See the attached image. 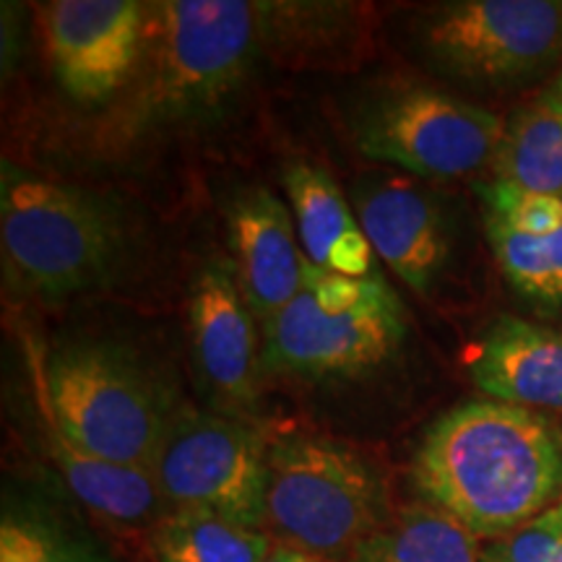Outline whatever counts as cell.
Returning <instances> with one entry per match:
<instances>
[{"label":"cell","instance_id":"5b68a950","mask_svg":"<svg viewBox=\"0 0 562 562\" xmlns=\"http://www.w3.org/2000/svg\"><path fill=\"white\" fill-rule=\"evenodd\" d=\"M406 334L404 302L381 273L355 279L311 263L297 297L263 323V370L351 381L391 362Z\"/></svg>","mask_w":562,"mask_h":562},{"label":"cell","instance_id":"3957f363","mask_svg":"<svg viewBox=\"0 0 562 562\" xmlns=\"http://www.w3.org/2000/svg\"><path fill=\"white\" fill-rule=\"evenodd\" d=\"M5 269L34 297L63 302L112 284L128 258V222L108 195L0 165Z\"/></svg>","mask_w":562,"mask_h":562},{"label":"cell","instance_id":"277c9868","mask_svg":"<svg viewBox=\"0 0 562 562\" xmlns=\"http://www.w3.org/2000/svg\"><path fill=\"white\" fill-rule=\"evenodd\" d=\"M32 389L40 417L83 453L151 472L178 412L159 378L110 341H68L34 355Z\"/></svg>","mask_w":562,"mask_h":562},{"label":"cell","instance_id":"7c38bea8","mask_svg":"<svg viewBox=\"0 0 562 562\" xmlns=\"http://www.w3.org/2000/svg\"><path fill=\"white\" fill-rule=\"evenodd\" d=\"M351 206L375 256L417 294H430L451 256L440 201L406 175H372L355 186Z\"/></svg>","mask_w":562,"mask_h":562},{"label":"cell","instance_id":"ba28073f","mask_svg":"<svg viewBox=\"0 0 562 562\" xmlns=\"http://www.w3.org/2000/svg\"><path fill=\"white\" fill-rule=\"evenodd\" d=\"M419 50L448 79L518 87L562 60V0H453L422 11Z\"/></svg>","mask_w":562,"mask_h":562},{"label":"cell","instance_id":"44dd1931","mask_svg":"<svg viewBox=\"0 0 562 562\" xmlns=\"http://www.w3.org/2000/svg\"><path fill=\"white\" fill-rule=\"evenodd\" d=\"M360 5L349 3H263L266 53L318 55L334 53L349 32H362Z\"/></svg>","mask_w":562,"mask_h":562},{"label":"cell","instance_id":"30bf717a","mask_svg":"<svg viewBox=\"0 0 562 562\" xmlns=\"http://www.w3.org/2000/svg\"><path fill=\"white\" fill-rule=\"evenodd\" d=\"M34 11L42 50L70 100L104 104L131 89L144 60L149 3L53 0Z\"/></svg>","mask_w":562,"mask_h":562},{"label":"cell","instance_id":"4fadbf2b","mask_svg":"<svg viewBox=\"0 0 562 562\" xmlns=\"http://www.w3.org/2000/svg\"><path fill=\"white\" fill-rule=\"evenodd\" d=\"M227 243L250 311L258 323L271 321L297 297L311 266L290 203L266 186L240 191L227 206Z\"/></svg>","mask_w":562,"mask_h":562},{"label":"cell","instance_id":"ffe728a7","mask_svg":"<svg viewBox=\"0 0 562 562\" xmlns=\"http://www.w3.org/2000/svg\"><path fill=\"white\" fill-rule=\"evenodd\" d=\"M495 261L516 292L544 307H562V229L529 235L484 214Z\"/></svg>","mask_w":562,"mask_h":562},{"label":"cell","instance_id":"603a6c76","mask_svg":"<svg viewBox=\"0 0 562 562\" xmlns=\"http://www.w3.org/2000/svg\"><path fill=\"white\" fill-rule=\"evenodd\" d=\"M482 201L484 214L510 224L513 229L529 232V235H550L562 229V199H554V195L526 193L492 180L482 188Z\"/></svg>","mask_w":562,"mask_h":562},{"label":"cell","instance_id":"484cf974","mask_svg":"<svg viewBox=\"0 0 562 562\" xmlns=\"http://www.w3.org/2000/svg\"><path fill=\"white\" fill-rule=\"evenodd\" d=\"M542 100H547V102H552V104H558V108H562V66H560V70H558V76H554V81L550 83V89H547L544 94H542Z\"/></svg>","mask_w":562,"mask_h":562},{"label":"cell","instance_id":"7402d4cb","mask_svg":"<svg viewBox=\"0 0 562 562\" xmlns=\"http://www.w3.org/2000/svg\"><path fill=\"white\" fill-rule=\"evenodd\" d=\"M0 562H112L83 533L53 513L13 505L0 521Z\"/></svg>","mask_w":562,"mask_h":562},{"label":"cell","instance_id":"8992f818","mask_svg":"<svg viewBox=\"0 0 562 562\" xmlns=\"http://www.w3.org/2000/svg\"><path fill=\"white\" fill-rule=\"evenodd\" d=\"M269 529L281 542L344 562L393 516L375 461L344 440L286 435L269 446Z\"/></svg>","mask_w":562,"mask_h":562},{"label":"cell","instance_id":"d6986e66","mask_svg":"<svg viewBox=\"0 0 562 562\" xmlns=\"http://www.w3.org/2000/svg\"><path fill=\"white\" fill-rule=\"evenodd\" d=\"M273 539L195 510H170L154 526L151 552L157 562H263Z\"/></svg>","mask_w":562,"mask_h":562},{"label":"cell","instance_id":"ac0fdd59","mask_svg":"<svg viewBox=\"0 0 562 562\" xmlns=\"http://www.w3.org/2000/svg\"><path fill=\"white\" fill-rule=\"evenodd\" d=\"M495 180L526 193L562 199V108L539 97L505 123Z\"/></svg>","mask_w":562,"mask_h":562},{"label":"cell","instance_id":"7a4b0ae2","mask_svg":"<svg viewBox=\"0 0 562 562\" xmlns=\"http://www.w3.org/2000/svg\"><path fill=\"white\" fill-rule=\"evenodd\" d=\"M261 53H266L263 3H149L144 60L115 133L136 136L146 128L199 121L220 110L240 91Z\"/></svg>","mask_w":562,"mask_h":562},{"label":"cell","instance_id":"52a82bcc","mask_svg":"<svg viewBox=\"0 0 562 562\" xmlns=\"http://www.w3.org/2000/svg\"><path fill=\"white\" fill-rule=\"evenodd\" d=\"M355 144L372 161L425 180H459L495 167L505 121L427 83H393L357 110Z\"/></svg>","mask_w":562,"mask_h":562},{"label":"cell","instance_id":"5bb4252c","mask_svg":"<svg viewBox=\"0 0 562 562\" xmlns=\"http://www.w3.org/2000/svg\"><path fill=\"white\" fill-rule=\"evenodd\" d=\"M476 389L531 412H562V331L524 318L492 321L467 349Z\"/></svg>","mask_w":562,"mask_h":562},{"label":"cell","instance_id":"e0dca14e","mask_svg":"<svg viewBox=\"0 0 562 562\" xmlns=\"http://www.w3.org/2000/svg\"><path fill=\"white\" fill-rule=\"evenodd\" d=\"M480 537L435 505L396 510L344 562H482Z\"/></svg>","mask_w":562,"mask_h":562},{"label":"cell","instance_id":"cb8c5ba5","mask_svg":"<svg viewBox=\"0 0 562 562\" xmlns=\"http://www.w3.org/2000/svg\"><path fill=\"white\" fill-rule=\"evenodd\" d=\"M482 562H562V516L547 510L524 529L492 539Z\"/></svg>","mask_w":562,"mask_h":562},{"label":"cell","instance_id":"6da1fadb","mask_svg":"<svg viewBox=\"0 0 562 562\" xmlns=\"http://www.w3.org/2000/svg\"><path fill=\"white\" fill-rule=\"evenodd\" d=\"M412 474L430 505L480 539L508 537L562 497V427L495 398L463 402L432 422Z\"/></svg>","mask_w":562,"mask_h":562},{"label":"cell","instance_id":"4316f807","mask_svg":"<svg viewBox=\"0 0 562 562\" xmlns=\"http://www.w3.org/2000/svg\"><path fill=\"white\" fill-rule=\"evenodd\" d=\"M554 513H558V516H562V497H560V501H558V505H554V508H552Z\"/></svg>","mask_w":562,"mask_h":562},{"label":"cell","instance_id":"2e32d148","mask_svg":"<svg viewBox=\"0 0 562 562\" xmlns=\"http://www.w3.org/2000/svg\"><path fill=\"white\" fill-rule=\"evenodd\" d=\"M42 435H45L47 453L66 480L68 490L89 510L128 526H157L172 510L151 469L83 453L45 419H42Z\"/></svg>","mask_w":562,"mask_h":562},{"label":"cell","instance_id":"8fae6325","mask_svg":"<svg viewBox=\"0 0 562 562\" xmlns=\"http://www.w3.org/2000/svg\"><path fill=\"white\" fill-rule=\"evenodd\" d=\"M256 313L224 258L203 263L188 294V339L201 383L224 404L250 409L263 372Z\"/></svg>","mask_w":562,"mask_h":562},{"label":"cell","instance_id":"d4e9b609","mask_svg":"<svg viewBox=\"0 0 562 562\" xmlns=\"http://www.w3.org/2000/svg\"><path fill=\"white\" fill-rule=\"evenodd\" d=\"M263 562H326V560L318 558V554L300 550V547H292L286 542H273L269 558Z\"/></svg>","mask_w":562,"mask_h":562},{"label":"cell","instance_id":"9c48e42d","mask_svg":"<svg viewBox=\"0 0 562 562\" xmlns=\"http://www.w3.org/2000/svg\"><path fill=\"white\" fill-rule=\"evenodd\" d=\"M154 474L172 510L269 529V446L243 422L178 406Z\"/></svg>","mask_w":562,"mask_h":562},{"label":"cell","instance_id":"9a60e30c","mask_svg":"<svg viewBox=\"0 0 562 562\" xmlns=\"http://www.w3.org/2000/svg\"><path fill=\"white\" fill-rule=\"evenodd\" d=\"M281 180L307 261L341 277L378 273L375 250L331 175L311 161H292Z\"/></svg>","mask_w":562,"mask_h":562}]
</instances>
